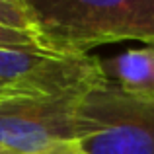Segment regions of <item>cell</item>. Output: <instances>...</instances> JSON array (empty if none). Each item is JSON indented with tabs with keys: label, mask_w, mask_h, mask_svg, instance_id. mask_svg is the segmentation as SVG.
<instances>
[{
	"label": "cell",
	"mask_w": 154,
	"mask_h": 154,
	"mask_svg": "<svg viewBox=\"0 0 154 154\" xmlns=\"http://www.w3.org/2000/svg\"><path fill=\"white\" fill-rule=\"evenodd\" d=\"M47 51L88 55L117 41L154 47V0H20Z\"/></svg>",
	"instance_id": "1"
},
{
	"label": "cell",
	"mask_w": 154,
	"mask_h": 154,
	"mask_svg": "<svg viewBox=\"0 0 154 154\" xmlns=\"http://www.w3.org/2000/svg\"><path fill=\"white\" fill-rule=\"evenodd\" d=\"M76 140L86 154H154V96L137 98L113 82L80 96Z\"/></svg>",
	"instance_id": "2"
},
{
	"label": "cell",
	"mask_w": 154,
	"mask_h": 154,
	"mask_svg": "<svg viewBox=\"0 0 154 154\" xmlns=\"http://www.w3.org/2000/svg\"><path fill=\"white\" fill-rule=\"evenodd\" d=\"M100 60L92 55H60L37 47H0V102L84 94L109 82Z\"/></svg>",
	"instance_id": "3"
},
{
	"label": "cell",
	"mask_w": 154,
	"mask_h": 154,
	"mask_svg": "<svg viewBox=\"0 0 154 154\" xmlns=\"http://www.w3.org/2000/svg\"><path fill=\"white\" fill-rule=\"evenodd\" d=\"M80 96H39L0 102V146L12 154H37L63 140H76Z\"/></svg>",
	"instance_id": "4"
},
{
	"label": "cell",
	"mask_w": 154,
	"mask_h": 154,
	"mask_svg": "<svg viewBox=\"0 0 154 154\" xmlns=\"http://www.w3.org/2000/svg\"><path fill=\"white\" fill-rule=\"evenodd\" d=\"M109 82L115 80L121 92L137 98L154 96V47L129 49L107 60H100Z\"/></svg>",
	"instance_id": "5"
},
{
	"label": "cell",
	"mask_w": 154,
	"mask_h": 154,
	"mask_svg": "<svg viewBox=\"0 0 154 154\" xmlns=\"http://www.w3.org/2000/svg\"><path fill=\"white\" fill-rule=\"evenodd\" d=\"M0 26L33 31L29 16H27L26 8L22 6L20 0H0Z\"/></svg>",
	"instance_id": "6"
},
{
	"label": "cell",
	"mask_w": 154,
	"mask_h": 154,
	"mask_svg": "<svg viewBox=\"0 0 154 154\" xmlns=\"http://www.w3.org/2000/svg\"><path fill=\"white\" fill-rule=\"evenodd\" d=\"M0 47H37L45 49L33 31L0 26Z\"/></svg>",
	"instance_id": "7"
},
{
	"label": "cell",
	"mask_w": 154,
	"mask_h": 154,
	"mask_svg": "<svg viewBox=\"0 0 154 154\" xmlns=\"http://www.w3.org/2000/svg\"><path fill=\"white\" fill-rule=\"evenodd\" d=\"M37 154H86V152L80 146L78 140H63V143H57Z\"/></svg>",
	"instance_id": "8"
},
{
	"label": "cell",
	"mask_w": 154,
	"mask_h": 154,
	"mask_svg": "<svg viewBox=\"0 0 154 154\" xmlns=\"http://www.w3.org/2000/svg\"><path fill=\"white\" fill-rule=\"evenodd\" d=\"M0 154H12L10 150H6V148H2V146H0Z\"/></svg>",
	"instance_id": "9"
}]
</instances>
